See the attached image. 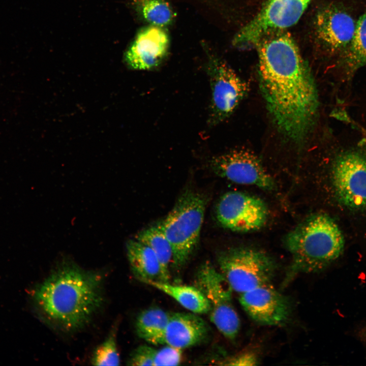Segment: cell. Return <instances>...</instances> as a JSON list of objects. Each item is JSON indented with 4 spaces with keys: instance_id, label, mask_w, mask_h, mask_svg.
I'll return each instance as SVG.
<instances>
[{
    "instance_id": "cell-1",
    "label": "cell",
    "mask_w": 366,
    "mask_h": 366,
    "mask_svg": "<svg viewBox=\"0 0 366 366\" xmlns=\"http://www.w3.org/2000/svg\"><path fill=\"white\" fill-rule=\"evenodd\" d=\"M279 32L258 44L261 90L277 126L300 141L312 129L319 107L313 77L291 36Z\"/></svg>"
},
{
    "instance_id": "cell-2",
    "label": "cell",
    "mask_w": 366,
    "mask_h": 366,
    "mask_svg": "<svg viewBox=\"0 0 366 366\" xmlns=\"http://www.w3.org/2000/svg\"><path fill=\"white\" fill-rule=\"evenodd\" d=\"M102 276L65 262L53 270L35 292L42 314L65 331L84 326L102 305Z\"/></svg>"
},
{
    "instance_id": "cell-3",
    "label": "cell",
    "mask_w": 366,
    "mask_h": 366,
    "mask_svg": "<svg viewBox=\"0 0 366 366\" xmlns=\"http://www.w3.org/2000/svg\"><path fill=\"white\" fill-rule=\"evenodd\" d=\"M344 243L340 229L329 216L317 214L308 217L285 236L292 262L283 287L299 274L325 269L342 255Z\"/></svg>"
},
{
    "instance_id": "cell-4",
    "label": "cell",
    "mask_w": 366,
    "mask_h": 366,
    "mask_svg": "<svg viewBox=\"0 0 366 366\" xmlns=\"http://www.w3.org/2000/svg\"><path fill=\"white\" fill-rule=\"evenodd\" d=\"M207 202L203 194L187 190L160 224L171 245L176 265L184 264L198 243Z\"/></svg>"
},
{
    "instance_id": "cell-5",
    "label": "cell",
    "mask_w": 366,
    "mask_h": 366,
    "mask_svg": "<svg viewBox=\"0 0 366 366\" xmlns=\"http://www.w3.org/2000/svg\"><path fill=\"white\" fill-rule=\"evenodd\" d=\"M220 271L233 291L239 294L271 283L277 268L266 253L254 248L237 247L221 252Z\"/></svg>"
},
{
    "instance_id": "cell-6",
    "label": "cell",
    "mask_w": 366,
    "mask_h": 366,
    "mask_svg": "<svg viewBox=\"0 0 366 366\" xmlns=\"http://www.w3.org/2000/svg\"><path fill=\"white\" fill-rule=\"evenodd\" d=\"M195 283L209 302L210 321L225 338L234 340L240 323L232 302L233 290L227 280L212 264L206 262L199 268Z\"/></svg>"
},
{
    "instance_id": "cell-7",
    "label": "cell",
    "mask_w": 366,
    "mask_h": 366,
    "mask_svg": "<svg viewBox=\"0 0 366 366\" xmlns=\"http://www.w3.org/2000/svg\"><path fill=\"white\" fill-rule=\"evenodd\" d=\"M309 2L268 0L257 16L237 33L233 45L238 47L257 45L266 36L293 25L299 19Z\"/></svg>"
},
{
    "instance_id": "cell-8",
    "label": "cell",
    "mask_w": 366,
    "mask_h": 366,
    "mask_svg": "<svg viewBox=\"0 0 366 366\" xmlns=\"http://www.w3.org/2000/svg\"><path fill=\"white\" fill-rule=\"evenodd\" d=\"M206 69L211 91L209 122L219 124L228 118L248 94L249 86L219 58L208 55Z\"/></svg>"
},
{
    "instance_id": "cell-9",
    "label": "cell",
    "mask_w": 366,
    "mask_h": 366,
    "mask_svg": "<svg viewBox=\"0 0 366 366\" xmlns=\"http://www.w3.org/2000/svg\"><path fill=\"white\" fill-rule=\"evenodd\" d=\"M335 192L341 202L353 209L366 208V150H346L338 156L332 169Z\"/></svg>"
},
{
    "instance_id": "cell-10",
    "label": "cell",
    "mask_w": 366,
    "mask_h": 366,
    "mask_svg": "<svg viewBox=\"0 0 366 366\" xmlns=\"http://www.w3.org/2000/svg\"><path fill=\"white\" fill-rule=\"evenodd\" d=\"M216 217L223 227L246 232L258 230L266 223L268 209L259 198L238 192L225 193L216 206Z\"/></svg>"
},
{
    "instance_id": "cell-11",
    "label": "cell",
    "mask_w": 366,
    "mask_h": 366,
    "mask_svg": "<svg viewBox=\"0 0 366 366\" xmlns=\"http://www.w3.org/2000/svg\"><path fill=\"white\" fill-rule=\"evenodd\" d=\"M357 21L342 4L324 6L314 19L315 34L319 44L329 54L341 55L351 43Z\"/></svg>"
},
{
    "instance_id": "cell-12",
    "label": "cell",
    "mask_w": 366,
    "mask_h": 366,
    "mask_svg": "<svg viewBox=\"0 0 366 366\" xmlns=\"http://www.w3.org/2000/svg\"><path fill=\"white\" fill-rule=\"evenodd\" d=\"M211 167L217 175L236 184L265 190H271L275 186L260 160L248 150L235 149L216 156L211 160Z\"/></svg>"
},
{
    "instance_id": "cell-13",
    "label": "cell",
    "mask_w": 366,
    "mask_h": 366,
    "mask_svg": "<svg viewBox=\"0 0 366 366\" xmlns=\"http://www.w3.org/2000/svg\"><path fill=\"white\" fill-rule=\"evenodd\" d=\"M239 301L249 317L262 325L284 324L291 314L288 299L271 283L240 293Z\"/></svg>"
},
{
    "instance_id": "cell-14",
    "label": "cell",
    "mask_w": 366,
    "mask_h": 366,
    "mask_svg": "<svg viewBox=\"0 0 366 366\" xmlns=\"http://www.w3.org/2000/svg\"><path fill=\"white\" fill-rule=\"evenodd\" d=\"M170 45L169 36L163 27L150 25L142 29L127 50L125 59L130 68L150 70L166 58Z\"/></svg>"
},
{
    "instance_id": "cell-15",
    "label": "cell",
    "mask_w": 366,
    "mask_h": 366,
    "mask_svg": "<svg viewBox=\"0 0 366 366\" xmlns=\"http://www.w3.org/2000/svg\"><path fill=\"white\" fill-rule=\"evenodd\" d=\"M208 331L206 322L195 313H170L165 333V344L182 350L202 342Z\"/></svg>"
},
{
    "instance_id": "cell-16",
    "label": "cell",
    "mask_w": 366,
    "mask_h": 366,
    "mask_svg": "<svg viewBox=\"0 0 366 366\" xmlns=\"http://www.w3.org/2000/svg\"><path fill=\"white\" fill-rule=\"evenodd\" d=\"M128 259L133 273L139 281L164 282L161 265L153 250L134 238L126 244Z\"/></svg>"
},
{
    "instance_id": "cell-17",
    "label": "cell",
    "mask_w": 366,
    "mask_h": 366,
    "mask_svg": "<svg viewBox=\"0 0 366 366\" xmlns=\"http://www.w3.org/2000/svg\"><path fill=\"white\" fill-rule=\"evenodd\" d=\"M143 283L171 297L192 313L206 314L210 311L208 300L196 287L175 285L169 282L151 280H147Z\"/></svg>"
},
{
    "instance_id": "cell-18",
    "label": "cell",
    "mask_w": 366,
    "mask_h": 366,
    "mask_svg": "<svg viewBox=\"0 0 366 366\" xmlns=\"http://www.w3.org/2000/svg\"><path fill=\"white\" fill-rule=\"evenodd\" d=\"M339 57V65L347 79L366 65V10L357 21L351 43Z\"/></svg>"
},
{
    "instance_id": "cell-19",
    "label": "cell",
    "mask_w": 366,
    "mask_h": 366,
    "mask_svg": "<svg viewBox=\"0 0 366 366\" xmlns=\"http://www.w3.org/2000/svg\"><path fill=\"white\" fill-rule=\"evenodd\" d=\"M170 315V313L159 308L144 310L136 320L137 334L149 344H165V333Z\"/></svg>"
},
{
    "instance_id": "cell-20",
    "label": "cell",
    "mask_w": 366,
    "mask_h": 366,
    "mask_svg": "<svg viewBox=\"0 0 366 366\" xmlns=\"http://www.w3.org/2000/svg\"><path fill=\"white\" fill-rule=\"evenodd\" d=\"M135 238L147 245L153 250L160 262L164 282H169V266L173 261V251L160 224L142 230L136 234Z\"/></svg>"
},
{
    "instance_id": "cell-21",
    "label": "cell",
    "mask_w": 366,
    "mask_h": 366,
    "mask_svg": "<svg viewBox=\"0 0 366 366\" xmlns=\"http://www.w3.org/2000/svg\"><path fill=\"white\" fill-rule=\"evenodd\" d=\"M136 11L150 25L164 27L173 21L174 14L165 0H132Z\"/></svg>"
},
{
    "instance_id": "cell-22",
    "label": "cell",
    "mask_w": 366,
    "mask_h": 366,
    "mask_svg": "<svg viewBox=\"0 0 366 366\" xmlns=\"http://www.w3.org/2000/svg\"><path fill=\"white\" fill-rule=\"evenodd\" d=\"M116 327H114L106 339L95 350L91 359L94 365H118L120 357L116 344Z\"/></svg>"
},
{
    "instance_id": "cell-23",
    "label": "cell",
    "mask_w": 366,
    "mask_h": 366,
    "mask_svg": "<svg viewBox=\"0 0 366 366\" xmlns=\"http://www.w3.org/2000/svg\"><path fill=\"white\" fill-rule=\"evenodd\" d=\"M182 359V350L167 345L156 349L154 357V366L177 365Z\"/></svg>"
},
{
    "instance_id": "cell-24",
    "label": "cell",
    "mask_w": 366,
    "mask_h": 366,
    "mask_svg": "<svg viewBox=\"0 0 366 366\" xmlns=\"http://www.w3.org/2000/svg\"><path fill=\"white\" fill-rule=\"evenodd\" d=\"M156 349L142 345L134 350L130 356L128 364L139 366H154V357Z\"/></svg>"
},
{
    "instance_id": "cell-25",
    "label": "cell",
    "mask_w": 366,
    "mask_h": 366,
    "mask_svg": "<svg viewBox=\"0 0 366 366\" xmlns=\"http://www.w3.org/2000/svg\"><path fill=\"white\" fill-rule=\"evenodd\" d=\"M258 358L254 353L245 351L221 361L219 364L224 365L252 366L258 364Z\"/></svg>"
},
{
    "instance_id": "cell-26",
    "label": "cell",
    "mask_w": 366,
    "mask_h": 366,
    "mask_svg": "<svg viewBox=\"0 0 366 366\" xmlns=\"http://www.w3.org/2000/svg\"><path fill=\"white\" fill-rule=\"evenodd\" d=\"M358 336L360 341L366 346V323L359 330Z\"/></svg>"
},
{
    "instance_id": "cell-27",
    "label": "cell",
    "mask_w": 366,
    "mask_h": 366,
    "mask_svg": "<svg viewBox=\"0 0 366 366\" xmlns=\"http://www.w3.org/2000/svg\"><path fill=\"white\" fill-rule=\"evenodd\" d=\"M308 1H310L311 0H308Z\"/></svg>"
}]
</instances>
